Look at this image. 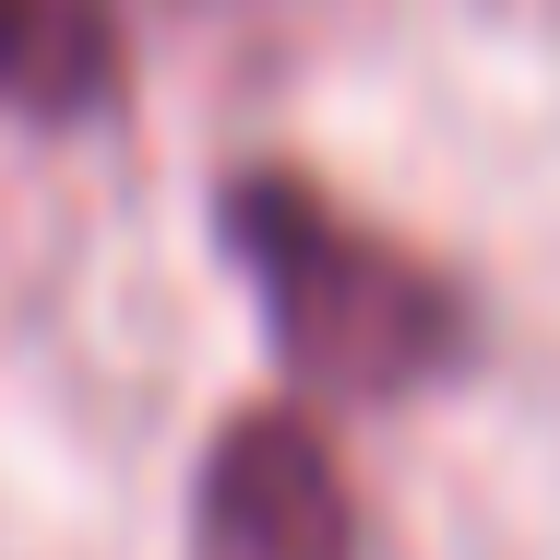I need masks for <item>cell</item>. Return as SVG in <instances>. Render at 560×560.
Masks as SVG:
<instances>
[{"instance_id": "obj_3", "label": "cell", "mask_w": 560, "mask_h": 560, "mask_svg": "<svg viewBox=\"0 0 560 560\" xmlns=\"http://www.w3.org/2000/svg\"><path fill=\"white\" fill-rule=\"evenodd\" d=\"M108 96V0H0V108H96Z\"/></svg>"}, {"instance_id": "obj_2", "label": "cell", "mask_w": 560, "mask_h": 560, "mask_svg": "<svg viewBox=\"0 0 560 560\" xmlns=\"http://www.w3.org/2000/svg\"><path fill=\"white\" fill-rule=\"evenodd\" d=\"M191 560H358L335 442L299 406H238L191 489Z\"/></svg>"}, {"instance_id": "obj_1", "label": "cell", "mask_w": 560, "mask_h": 560, "mask_svg": "<svg viewBox=\"0 0 560 560\" xmlns=\"http://www.w3.org/2000/svg\"><path fill=\"white\" fill-rule=\"evenodd\" d=\"M215 226H226V250H238V275H250V299H262V323H275V358H287L311 394L394 406V394H430V382L465 370L477 323H465L453 275L418 262L406 238L358 226L323 179H299V167H238Z\"/></svg>"}]
</instances>
